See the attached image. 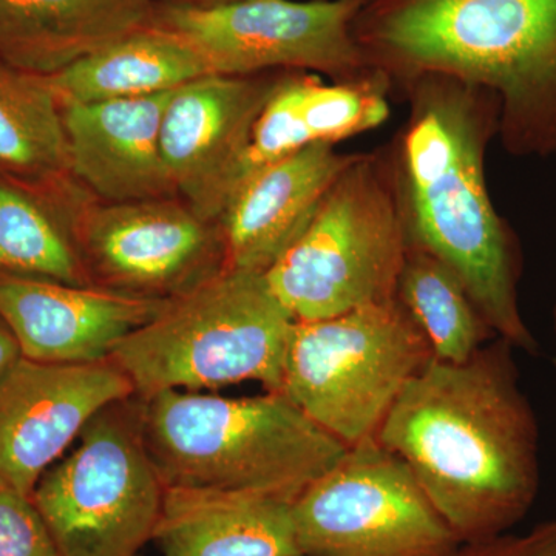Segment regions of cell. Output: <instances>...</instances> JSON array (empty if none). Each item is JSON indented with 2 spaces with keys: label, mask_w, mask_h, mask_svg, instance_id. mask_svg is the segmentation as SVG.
I'll use <instances>...</instances> for the list:
<instances>
[{
  "label": "cell",
  "mask_w": 556,
  "mask_h": 556,
  "mask_svg": "<svg viewBox=\"0 0 556 556\" xmlns=\"http://www.w3.org/2000/svg\"><path fill=\"white\" fill-rule=\"evenodd\" d=\"M233 2V0H211V3Z\"/></svg>",
  "instance_id": "cell-27"
},
{
  "label": "cell",
  "mask_w": 556,
  "mask_h": 556,
  "mask_svg": "<svg viewBox=\"0 0 556 556\" xmlns=\"http://www.w3.org/2000/svg\"><path fill=\"white\" fill-rule=\"evenodd\" d=\"M131 396L129 378L110 358L42 364L21 357L0 378V486L30 497L87 424Z\"/></svg>",
  "instance_id": "cell-12"
},
{
  "label": "cell",
  "mask_w": 556,
  "mask_h": 556,
  "mask_svg": "<svg viewBox=\"0 0 556 556\" xmlns=\"http://www.w3.org/2000/svg\"><path fill=\"white\" fill-rule=\"evenodd\" d=\"M141 405L146 447L166 486L294 503L348 450L278 391L226 397L167 390Z\"/></svg>",
  "instance_id": "cell-4"
},
{
  "label": "cell",
  "mask_w": 556,
  "mask_h": 556,
  "mask_svg": "<svg viewBox=\"0 0 556 556\" xmlns=\"http://www.w3.org/2000/svg\"><path fill=\"white\" fill-rule=\"evenodd\" d=\"M397 299L426 336L437 361L466 362L493 334L456 274L415 244L408 247Z\"/></svg>",
  "instance_id": "cell-21"
},
{
  "label": "cell",
  "mask_w": 556,
  "mask_h": 556,
  "mask_svg": "<svg viewBox=\"0 0 556 556\" xmlns=\"http://www.w3.org/2000/svg\"><path fill=\"white\" fill-rule=\"evenodd\" d=\"M302 556H456V536L407 464L375 438L348 447L292 503Z\"/></svg>",
  "instance_id": "cell-9"
},
{
  "label": "cell",
  "mask_w": 556,
  "mask_h": 556,
  "mask_svg": "<svg viewBox=\"0 0 556 556\" xmlns=\"http://www.w3.org/2000/svg\"><path fill=\"white\" fill-rule=\"evenodd\" d=\"M22 357L20 345L7 325L0 320V378Z\"/></svg>",
  "instance_id": "cell-26"
},
{
  "label": "cell",
  "mask_w": 556,
  "mask_h": 556,
  "mask_svg": "<svg viewBox=\"0 0 556 556\" xmlns=\"http://www.w3.org/2000/svg\"><path fill=\"white\" fill-rule=\"evenodd\" d=\"M365 0H233L156 9L155 24L177 33L211 75L252 76L285 68L336 83L375 72L353 39Z\"/></svg>",
  "instance_id": "cell-10"
},
{
  "label": "cell",
  "mask_w": 556,
  "mask_h": 556,
  "mask_svg": "<svg viewBox=\"0 0 556 556\" xmlns=\"http://www.w3.org/2000/svg\"><path fill=\"white\" fill-rule=\"evenodd\" d=\"M0 556H67L21 493L0 486Z\"/></svg>",
  "instance_id": "cell-24"
},
{
  "label": "cell",
  "mask_w": 556,
  "mask_h": 556,
  "mask_svg": "<svg viewBox=\"0 0 556 556\" xmlns=\"http://www.w3.org/2000/svg\"><path fill=\"white\" fill-rule=\"evenodd\" d=\"M408 247L386 146L357 153L265 278L295 321L321 320L397 299Z\"/></svg>",
  "instance_id": "cell-6"
},
{
  "label": "cell",
  "mask_w": 556,
  "mask_h": 556,
  "mask_svg": "<svg viewBox=\"0 0 556 556\" xmlns=\"http://www.w3.org/2000/svg\"><path fill=\"white\" fill-rule=\"evenodd\" d=\"M166 485L142 434L141 397L102 408L30 500L67 556H139L153 541Z\"/></svg>",
  "instance_id": "cell-8"
},
{
  "label": "cell",
  "mask_w": 556,
  "mask_h": 556,
  "mask_svg": "<svg viewBox=\"0 0 556 556\" xmlns=\"http://www.w3.org/2000/svg\"><path fill=\"white\" fill-rule=\"evenodd\" d=\"M456 556H556V521L533 527L525 535H504L464 544Z\"/></svg>",
  "instance_id": "cell-25"
},
{
  "label": "cell",
  "mask_w": 556,
  "mask_h": 556,
  "mask_svg": "<svg viewBox=\"0 0 556 556\" xmlns=\"http://www.w3.org/2000/svg\"><path fill=\"white\" fill-rule=\"evenodd\" d=\"M0 273L90 285L75 243L42 207L0 182Z\"/></svg>",
  "instance_id": "cell-23"
},
{
  "label": "cell",
  "mask_w": 556,
  "mask_h": 556,
  "mask_svg": "<svg viewBox=\"0 0 556 556\" xmlns=\"http://www.w3.org/2000/svg\"><path fill=\"white\" fill-rule=\"evenodd\" d=\"M73 243L90 285L138 298H177L226 268L218 226L167 199L84 212Z\"/></svg>",
  "instance_id": "cell-11"
},
{
  "label": "cell",
  "mask_w": 556,
  "mask_h": 556,
  "mask_svg": "<svg viewBox=\"0 0 556 556\" xmlns=\"http://www.w3.org/2000/svg\"><path fill=\"white\" fill-rule=\"evenodd\" d=\"M408 116L388 146L409 244L448 266L493 334L535 354L519 311L521 249L490 200L485 153L500 135L495 91L447 75L399 87Z\"/></svg>",
  "instance_id": "cell-2"
},
{
  "label": "cell",
  "mask_w": 556,
  "mask_h": 556,
  "mask_svg": "<svg viewBox=\"0 0 556 556\" xmlns=\"http://www.w3.org/2000/svg\"><path fill=\"white\" fill-rule=\"evenodd\" d=\"M163 556H302L292 501L166 486L153 535Z\"/></svg>",
  "instance_id": "cell-18"
},
{
  "label": "cell",
  "mask_w": 556,
  "mask_h": 556,
  "mask_svg": "<svg viewBox=\"0 0 556 556\" xmlns=\"http://www.w3.org/2000/svg\"><path fill=\"white\" fill-rule=\"evenodd\" d=\"M169 300L0 273V320L16 339L22 357L42 364L108 361Z\"/></svg>",
  "instance_id": "cell-14"
},
{
  "label": "cell",
  "mask_w": 556,
  "mask_h": 556,
  "mask_svg": "<svg viewBox=\"0 0 556 556\" xmlns=\"http://www.w3.org/2000/svg\"><path fill=\"white\" fill-rule=\"evenodd\" d=\"M433 357L399 299L294 321L285 396L346 447L376 438L399 394Z\"/></svg>",
  "instance_id": "cell-7"
},
{
  "label": "cell",
  "mask_w": 556,
  "mask_h": 556,
  "mask_svg": "<svg viewBox=\"0 0 556 556\" xmlns=\"http://www.w3.org/2000/svg\"><path fill=\"white\" fill-rule=\"evenodd\" d=\"M356 155L314 144L244 179L217 222L226 268L265 274L305 230Z\"/></svg>",
  "instance_id": "cell-15"
},
{
  "label": "cell",
  "mask_w": 556,
  "mask_h": 556,
  "mask_svg": "<svg viewBox=\"0 0 556 556\" xmlns=\"http://www.w3.org/2000/svg\"><path fill=\"white\" fill-rule=\"evenodd\" d=\"M277 78L206 75L172 91L161 123V155L175 190L204 222L217 225L222 217Z\"/></svg>",
  "instance_id": "cell-13"
},
{
  "label": "cell",
  "mask_w": 556,
  "mask_h": 556,
  "mask_svg": "<svg viewBox=\"0 0 556 556\" xmlns=\"http://www.w3.org/2000/svg\"><path fill=\"white\" fill-rule=\"evenodd\" d=\"M139 556H142V555H139Z\"/></svg>",
  "instance_id": "cell-28"
},
{
  "label": "cell",
  "mask_w": 556,
  "mask_h": 556,
  "mask_svg": "<svg viewBox=\"0 0 556 556\" xmlns=\"http://www.w3.org/2000/svg\"><path fill=\"white\" fill-rule=\"evenodd\" d=\"M294 321L265 274L225 268L172 298L110 361L139 397L241 382L280 393Z\"/></svg>",
  "instance_id": "cell-5"
},
{
  "label": "cell",
  "mask_w": 556,
  "mask_h": 556,
  "mask_svg": "<svg viewBox=\"0 0 556 556\" xmlns=\"http://www.w3.org/2000/svg\"><path fill=\"white\" fill-rule=\"evenodd\" d=\"M0 166L36 178L72 174L67 134L46 78L0 62Z\"/></svg>",
  "instance_id": "cell-22"
},
{
  "label": "cell",
  "mask_w": 556,
  "mask_h": 556,
  "mask_svg": "<svg viewBox=\"0 0 556 556\" xmlns=\"http://www.w3.org/2000/svg\"><path fill=\"white\" fill-rule=\"evenodd\" d=\"M152 0H0V62L50 76L155 24Z\"/></svg>",
  "instance_id": "cell-19"
},
{
  "label": "cell",
  "mask_w": 556,
  "mask_h": 556,
  "mask_svg": "<svg viewBox=\"0 0 556 556\" xmlns=\"http://www.w3.org/2000/svg\"><path fill=\"white\" fill-rule=\"evenodd\" d=\"M351 31L391 89L424 75L485 87L508 153L556 155V0H365Z\"/></svg>",
  "instance_id": "cell-3"
},
{
  "label": "cell",
  "mask_w": 556,
  "mask_h": 556,
  "mask_svg": "<svg viewBox=\"0 0 556 556\" xmlns=\"http://www.w3.org/2000/svg\"><path fill=\"white\" fill-rule=\"evenodd\" d=\"M172 91L61 105L72 174L112 203L167 199L175 188L160 131Z\"/></svg>",
  "instance_id": "cell-17"
},
{
  "label": "cell",
  "mask_w": 556,
  "mask_h": 556,
  "mask_svg": "<svg viewBox=\"0 0 556 556\" xmlns=\"http://www.w3.org/2000/svg\"><path fill=\"white\" fill-rule=\"evenodd\" d=\"M206 75L207 65L185 39L152 24L43 78L64 105L150 97Z\"/></svg>",
  "instance_id": "cell-20"
},
{
  "label": "cell",
  "mask_w": 556,
  "mask_h": 556,
  "mask_svg": "<svg viewBox=\"0 0 556 556\" xmlns=\"http://www.w3.org/2000/svg\"><path fill=\"white\" fill-rule=\"evenodd\" d=\"M391 90L390 80L379 72L343 83H325L318 75L298 70L278 76L249 135L229 197L255 172L299 150L336 146L378 129L390 116Z\"/></svg>",
  "instance_id": "cell-16"
},
{
  "label": "cell",
  "mask_w": 556,
  "mask_h": 556,
  "mask_svg": "<svg viewBox=\"0 0 556 556\" xmlns=\"http://www.w3.org/2000/svg\"><path fill=\"white\" fill-rule=\"evenodd\" d=\"M511 351L497 338L460 364L431 358L376 433L463 544L504 535L536 500V417Z\"/></svg>",
  "instance_id": "cell-1"
}]
</instances>
